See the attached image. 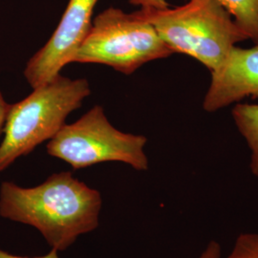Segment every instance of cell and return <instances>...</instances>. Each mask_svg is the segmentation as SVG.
I'll return each instance as SVG.
<instances>
[{"instance_id":"7c38bea8","label":"cell","mask_w":258,"mask_h":258,"mask_svg":"<svg viewBox=\"0 0 258 258\" xmlns=\"http://www.w3.org/2000/svg\"><path fill=\"white\" fill-rule=\"evenodd\" d=\"M221 245L216 241H211L198 258H221Z\"/></svg>"},{"instance_id":"3957f363","label":"cell","mask_w":258,"mask_h":258,"mask_svg":"<svg viewBox=\"0 0 258 258\" xmlns=\"http://www.w3.org/2000/svg\"><path fill=\"white\" fill-rule=\"evenodd\" d=\"M90 94L86 79L72 80L59 74L11 104L0 143V172L53 138Z\"/></svg>"},{"instance_id":"9c48e42d","label":"cell","mask_w":258,"mask_h":258,"mask_svg":"<svg viewBox=\"0 0 258 258\" xmlns=\"http://www.w3.org/2000/svg\"><path fill=\"white\" fill-rule=\"evenodd\" d=\"M253 42L258 43V0H218Z\"/></svg>"},{"instance_id":"30bf717a","label":"cell","mask_w":258,"mask_h":258,"mask_svg":"<svg viewBox=\"0 0 258 258\" xmlns=\"http://www.w3.org/2000/svg\"><path fill=\"white\" fill-rule=\"evenodd\" d=\"M227 258H258V233H241Z\"/></svg>"},{"instance_id":"ba28073f","label":"cell","mask_w":258,"mask_h":258,"mask_svg":"<svg viewBox=\"0 0 258 258\" xmlns=\"http://www.w3.org/2000/svg\"><path fill=\"white\" fill-rule=\"evenodd\" d=\"M232 117L250 150V171L258 177V104L238 103L232 110Z\"/></svg>"},{"instance_id":"5b68a950","label":"cell","mask_w":258,"mask_h":258,"mask_svg":"<svg viewBox=\"0 0 258 258\" xmlns=\"http://www.w3.org/2000/svg\"><path fill=\"white\" fill-rule=\"evenodd\" d=\"M143 135L124 133L107 120L101 105H95L73 123H65L48 141L47 153L66 162L74 169L105 162H120L138 171L148 169Z\"/></svg>"},{"instance_id":"52a82bcc","label":"cell","mask_w":258,"mask_h":258,"mask_svg":"<svg viewBox=\"0 0 258 258\" xmlns=\"http://www.w3.org/2000/svg\"><path fill=\"white\" fill-rule=\"evenodd\" d=\"M247 97L258 99V44L248 49L233 47L225 61L212 72L204 109L215 112Z\"/></svg>"},{"instance_id":"6da1fadb","label":"cell","mask_w":258,"mask_h":258,"mask_svg":"<svg viewBox=\"0 0 258 258\" xmlns=\"http://www.w3.org/2000/svg\"><path fill=\"white\" fill-rule=\"evenodd\" d=\"M102 208L101 192L70 171L54 173L32 187L9 181L0 185V216L35 228L57 251L95 231Z\"/></svg>"},{"instance_id":"277c9868","label":"cell","mask_w":258,"mask_h":258,"mask_svg":"<svg viewBox=\"0 0 258 258\" xmlns=\"http://www.w3.org/2000/svg\"><path fill=\"white\" fill-rule=\"evenodd\" d=\"M174 54L154 27L135 12L110 7L93 19L74 62L106 65L121 74H133L141 66Z\"/></svg>"},{"instance_id":"4fadbf2b","label":"cell","mask_w":258,"mask_h":258,"mask_svg":"<svg viewBox=\"0 0 258 258\" xmlns=\"http://www.w3.org/2000/svg\"><path fill=\"white\" fill-rule=\"evenodd\" d=\"M11 104L5 101L2 93L0 91V136L3 134V129L7 120Z\"/></svg>"},{"instance_id":"7a4b0ae2","label":"cell","mask_w":258,"mask_h":258,"mask_svg":"<svg viewBox=\"0 0 258 258\" xmlns=\"http://www.w3.org/2000/svg\"><path fill=\"white\" fill-rule=\"evenodd\" d=\"M135 13L154 27L173 53L194 57L211 72L236 43L249 39L218 0H188L179 7Z\"/></svg>"},{"instance_id":"5bb4252c","label":"cell","mask_w":258,"mask_h":258,"mask_svg":"<svg viewBox=\"0 0 258 258\" xmlns=\"http://www.w3.org/2000/svg\"><path fill=\"white\" fill-rule=\"evenodd\" d=\"M0 258H59L58 256V251L54 249H51V251H49L47 254L43 256H37V257H25V256H19L16 254H12L10 252H7L6 250L0 249Z\"/></svg>"},{"instance_id":"8fae6325","label":"cell","mask_w":258,"mask_h":258,"mask_svg":"<svg viewBox=\"0 0 258 258\" xmlns=\"http://www.w3.org/2000/svg\"><path fill=\"white\" fill-rule=\"evenodd\" d=\"M134 6H140L141 9H166L169 7L166 0H128Z\"/></svg>"},{"instance_id":"8992f818","label":"cell","mask_w":258,"mask_h":258,"mask_svg":"<svg viewBox=\"0 0 258 258\" xmlns=\"http://www.w3.org/2000/svg\"><path fill=\"white\" fill-rule=\"evenodd\" d=\"M99 0H69L55 32L33 55L24 77L34 89L54 79L66 65L74 62L80 47L92 27L93 13Z\"/></svg>"}]
</instances>
